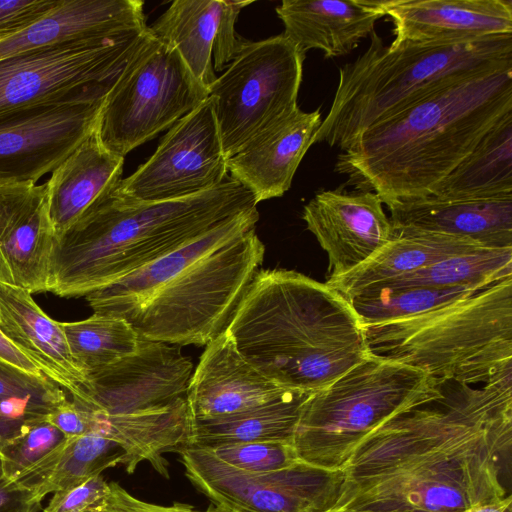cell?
<instances>
[{
  "mask_svg": "<svg viewBox=\"0 0 512 512\" xmlns=\"http://www.w3.org/2000/svg\"><path fill=\"white\" fill-rule=\"evenodd\" d=\"M458 386L363 437L323 512H464L511 495L512 386Z\"/></svg>",
  "mask_w": 512,
  "mask_h": 512,
  "instance_id": "cell-1",
  "label": "cell"
},
{
  "mask_svg": "<svg viewBox=\"0 0 512 512\" xmlns=\"http://www.w3.org/2000/svg\"><path fill=\"white\" fill-rule=\"evenodd\" d=\"M257 207L230 217L141 269L86 296L94 314L127 321L141 338L206 346L224 333L265 247Z\"/></svg>",
  "mask_w": 512,
  "mask_h": 512,
  "instance_id": "cell-2",
  "label": "cell"
},
{
  "mask_svg": "<svg viewBox=\"0 0 512 512\" xmlns=\"http://www.w3.org/2000/svg\"><path fill=\"white\" fill-rule=\"evenodd\" d=\"M512 111V68L449 83L361 133L335 170L387 205L432 195Z\"/></svg>",
  "mask_w": 512,
  "mask_h": 512,
  "instance_id": "cell-3",
  "label": "cell"
},
{
  "mask_svg": "<svg viewBox=\"0 0 512 512\" xmlns=\"http://www.w3.org/2000/svg\"><path fill=\"white\" fill-rule=\"evenodd\" d=\"M226 333L265 377L308 393L327 387L371 354L349 301L294 270H259Z\"/></svg>",
  "mask_w": 512,
  "mask_h": 512,
  "instance_id": "cell-4",
  "label": "cell"
},
{
  "mask_svg": "<svg viewBox=\"0 0 512 512\" xmlns=\"http://www.w3.org/2000/svg\"><path fill=\"white\" fill-rule=\"evenodd\" d=\"M113 189L55 235L48 292L86 297L257 207L252 193L230 177L201 194L155 203H129Z\"/></svg>",
  "mask_w": 512,
  "mask_h": 512,
  "instance_id": "cell-5",
  "label": "cell"
},
{
  "mask_svg": "<svg viewBox=\"0 0 512 512\" xmlns=\"http://www.w3.org/2000/svg\"><path fill=\"white\" fill-rule=\"evenodd\" d=\"M512 68V34L469 42L386 46L373 31L368 48L339 69L331 108L313 144L342 151L372 125L462 78Z\"/></svg>",
  "mask_w": 512,
  "mask_h": 512,
  "instance_id": "cell-6",
  "label": "cell"
},
{
  "mask_svg": "<svg viewBox=\"0 0 512 512\" xmlns=\"http://www.w3.org/2000/svg\"><path fill=\"white\" fill-rule=\"evenodd\" d=\"M372 354L441 386L512 385V276L408 318L366 327Z\"/></svg>",
  "mask_w": 512,
  "mask_h": 512,
  "instance_id": "cell-7",
  "label": "cell"
},
{
  "mask_svg": "<svg viewBox=\"0 0 512 512\" xmlns=\"http://www.w3.org/2000/svg\"><path fill=\"white\" fill-rule=\"evenodd\" d=\"M443 397L426 372L370 354L305 402L293 445L300 461L341 470L357 443L396 415Z\"/></svg>",
  "mask_w": 512,
  "mask_h": 512,
  "instance_id": "cell-8",
  "label": "cell"
},
{
  "mask_svg": "<svg viewBox=\"0 0 512 512\" xmlns=\"http://www.w3.org/2000/svg\"><path fill=\"white\" fill-rule=\"evenodd\" d=\"M209 96L178 52L147 30L105 96L96 132L110 152L125 157L168 130Z\"/></svg>",
  "mask_w": 512,
  "mask_h": 512,
  "instance_id": "cell-9",
  "label": "cell"
},
{
  "mask_svg": "<svg viewBox=\"0 0 512 512\" xmlns=\"http://www.w3.org/2000/svg\"><path fill=\"white\" fill-rule=\"evenodd\" d=\"M147 30L68 41L0 61V120L43 106L105 98Z\"/></svg>",
  "mask_w": 512,
  "mask_h": 512,
  "instance_id": "cell-10",
  "label": "cell"
},
{
  "mask_svg": "<svg viewBox=\"0 0 512 512\" xmlns=\"http://www.w3.org/2000/svg\"><path fill=\"white\" fill-rule=\"evenodd\" d=\"M304 60L305 54L283 34L244 40L209 88L227 159L298 106Z\"/></svg>",
  "mask_w": 512,
  "mask_h": 512,
  "instance_id": "cell-11",
  "label": "cell"
},
{
  "mask_svg": "<svg viewBox=\"0 0 512 512\" xmlns=\"http://www.w3.org/2000/svg\"><path fill=\"white\" fill-rule=\"evenodd\" d=\"M191 484L220 512H323L335 500L342 470L305 462L250 473L233 468L204 448L177 451Z\"/></svg>",
  "mask_w": 512,
  "mask_h": 512,
  "instance_id": "cell-12",
  "label": "cell"
},
{
  "mask_svg": "<svg viewBox=\"0 0 512 512\" xmlns=\"http://www.w3.org/2000/svg\"><path fill=\"white\" fill-rule=\"evenodd\" d=\"M227 157L210 96L171 126L155 152L114 187L129 203H155L209 191L228 176Z\"/></svg>",
  "mask_w": 512,
  "mask_h": 512,
  "instance_id": "cell-13",
  "label": "cell"
},
{
  "mask_svg": "<svg viewBox=\"0 0 512 512\" xmlns=\"http://www.w3.org/2000/svg\"><path fill=\"white\" fill-rule=\"evenodd\" d=\"M192 373L179 347L140 337L134 353L87 376L81 406L105 415L162 409L187 398Z\"/></svg>",
  "mask_w": 512,
  "mask_h": 512,
  "instance_id": "cell-14",
  "label": "cell"
},
{
  "mask_svg": "<svg viewBox=\"0 0 512 512\" xmlns=\"http://www.w3.org/2000/svg\"><path fill=\"white\" fill-rule=\"evenodd\" d=\"M104 99L48 105L0 120V184L36 183L96 128Z\"/></svg>",
  "mask_w": 512,
  "mask_h": 512,
  "instance_id": "cell-15",
  "label": "cell"
},
{
  "mask_svg": "<svg viewBox=\"0 0 512 512\" xmlns=\"http://www.w3.org/2000/svg\"><path fill=\"white\" fill-rule=\"evenodd\" d=\"M302 218L328 255L327 280L354 270L393 236L382 199L370 191L318 192L304 206Z\"/></svg>",
  "mask_w": 512,
  "mask_h": 512,
  "instance_id": "cell-16",
  "label": "cell"
},
{
  "mask_svg": "<svg viewBox=\"0 0 512 512\" xmlns=\"http://www.w3.org/2000/svg\"><path fill=\"white\" fill-rule=\"evenodd\" d=\"M54 237L47 184L1 183L0 283L48 292Z\"/></svg>",
  "mask_w": 512,
  "mask_h": 512,
  "instance_id": "cell-17",
  "label": "cell"
},
{
  "mask_svg": "<svg viewBox=\"0 0 512 512\" xmlns=\"http://www.w3.org/2000/svg\"><path fill=\"white\" fill-rule=\"evenodd\" d=\"M322 123L320 108L299 106L278 118L228 158L229 177L252 193L256 204L281 197Z\"/></svg>",
  "mask_w": 512,
  "mask_h": 512,
  "instance_id": "cell-18",
  "label": "cell"
},
{
  "mask_svg": "<svg viewBox=\"0 0 512 512\" xmlns=\"http://www.w3.org/2000/svg\"><path fill=\"white\" fill-rule=\"evenodd\" d=\"M390 44L469 42L512 34L511 0H387Z\"/></svg>",
  "mask_w": 512,
  "mask_h": 512,
  "instance_id": "cell-19",
  "label": "cell"
},
{
  "mask_svg": "<svg viewBox=\"0 0 512 512\" xmlns=\"http://www.w3.org/2000/svg\"><path fill=\"white\" fill-rule=\"evenodd\" d=\"M290 391L249 364L225 331L206 345L190 379L187 404L191 420L212 419L253 409Z\"/></svg>",
  "mask_w": 512,
  "mask_h": 512,
  "instance_id": "cell-20",
  "label": "cell"
},
{
  "mask_svg": "<svg viewBox=\"0 0 512 512\" xmlns=\"http://www.w3.org/2000/svg\"><path fill=\"white\" fill-rule=\"evenodd\" d=\"M393 231L468 239L483 248H512V197L448 199L429 195L386 205Z\"/></svg>",
  "mask_w": 512,
  "mask_h": 512,
  "instance_id": "cell-21",
  "label": "cell"
},
{
  "mask_svg": "<svg viewBox=\"0 0 512 512\" xmlns=\"http://www.w3.org/2000/svg\"><path fill=\"white\" fill-rule=\"evenodd\" d=\"M0 331L72 401L85 404L88 380L70 352L61 323L51 319L31 293L0 283Z\"/></svg>",
  "mask_w": 512,
  "mask_h": 512,
  "instance_id": "cell-22",
  "label": "cell"
},
{
  "mask_svg": "<svg viewBox=\"0 0 512 512\" xmlns=\"http://www.w3.org/2000/svg\"><path fill=\"white\" fill-rule=\"evenodd\" d=\"M141 0H62L26 29L0 40V61L74 40L109 39L147 27Z\"/></svg>",
  "mask_w": 512,
  "mask_h": 512,
  "instance_id": "cell-23",
  "label": "cell"
},
{
  "mask_svg": "<svg viewBox=\"0 0 512 512\" xmlns=\"http://www.w3.org/2000/svg\"><path fill=\"white\" fill-rule=\"evenodd\" d=\"M387 0H283L275 9L282 33L306 55L311 49L326 58L354 50L386 16Z\"/></svg>",
  "mask_w": 512,
  "mask_h": 512,
  "instance_id": "cell-24",
  "label": "cell"
},
{
  "mask_svg": "<svg viewBox=\"0 0 512 512\" xmlns=\"http://www.w3.org/2000/svg\"><path fill=\"white\" fill-rule=\"evenodd\" d=\"M124 157L107 150L95 130L56 168L47 184L55 235L68 229L122 179Z\"/></svg>",
  "mask_w": 512,
  "mask_h": 512,
  "instance_id": "cell-25",
  "label": "cell"
},
{
  "mask_svg": "<svg viewBox=\"0 0 512 512\" xmlns=\"http://www.w3.org/2000/svg\"><path fill=\"white\" fill-rule=\"evenodd\" d=\"M480 248L483 247L468 239L444 234L393 231L391 240L371 258L325 283L348 300L370 286Z\"/></svg>",
  "mask_w": 512,
  "mask_h": 512,
  "instance_id": "cell-26",
  "label": "cell"
},
{
  "mask_svg": "<svg viewBox=\"0 0 512 512\" xmlns=\"http://www.w3.org/2000/svg\"><path fill=\"white\" fill-rule=\"evenodd\" d=\"M233 5L229 0H175L150 25V33L175 49L208 90L217 76L213 48Z\"/></svg>",
  "mask_w": 512,
  "mask_h": 512,
  "instance_id": "cell-27",
  "label": "cell"
},
{
  "mask_svg": "<svg viewBox=\"0 0 512 512\" xmlns=\"http://www.w3.org/2000/svg\"><path fill=\"white\" fill-rule=\"evenodd\" d=\"M123 462V450L108 438L97 434L66 437L14 480L41 504L48 494L77 486Z\"/></svg>",
  "mask_w": 512,
  "mask_h": 512,
  "instance_id": "cell-28",
  "label": "cell"
},
{
  "mask_svg": "<svg viewBox=\"0 0 512 512\" xmlns=\"http://www.w3.org/2000/svg\"><path fill=\"white\" fill-rule=\"evenodd\" d=\"M311 394L293 390L277 400L237 414L191 420L187 446L209 449L246 442H293L303 406Z\"/></svg>",
  "mask_w": 512,
  "mask_h": 512,
  "instance_id": "cell-29",
  "label": "cell"
},
{
  "mask_svg": "<svg viewBox=\"0 0 512 512\" xmlns=\"http://www.w3.org/2000/svg\"><path fill=\"white\" fill-rule=\"evenodd\" d=\"M432 195L448 199L512 197V111L485 134Z\"/></svg>",
  "mask_w": 512,
  "mask_h": 512,
  "instance_id": "cell-30",
  "label": "cell"
},
{
  "mask_svg": "<svg viewBox=\"0 0 512 512\" xmlns=\"http://www.w3.org/2000/svg\"><path fill=\"white\" fill-rule=\"evenodd\" d=\"M511 276L512 248H480L445 258L374 286L483 288Z\"/></svg>",
  "mask_w": 512,
  "mask_h": 512,
  "instance_id": "cell-31",
  "label": "cell"
},
{
  "mask_svg": "<svg viewBox=\"0 0 512 512\" xmlns=\"http://www.w3.org/2000/svg\"><path fill=\"white\" fill-rule=\"evenodd\" d=\"M70 352L86 377L134 353L140 336L124 319L94 314L61 323Z\"/></svg>",
  "mask_w": 512,
  "mask_h": 512,
  "instance_id": "cell-32",
  "label": "cell"
},
{
  "mask_svg": "<svg viewBox=\"0 0 512 512\" xmlns=\"http://www.w3.org/2000/svg\"><path fill=\"white\" fill-rule=\"evenodd\" d=\"M479 289L481 288L371 286L348 301L366 328L427 312Z\"/></svg>",
  "mask_w": 512,
  "mask_h": 512,
  "instance_id": "cell-33",
  "label": "cell"
},
{
  "mask_svg": "<svg viewBox=\"0 0 512 512\" xmlns=\"http://www.w3.org/2000/svg\"><path fill=\"white\" fill-rule=\"evenodd\" d=\"M67 400V393L49 378L0 359V409L6 416L43 419Z\"/></svg>",
  "mask_w": 512,
  "mask_h": 512,
  "instance_id": "cell-34",
  "label": "cell"
},
{
  "mask_svg": "<svg viewBox=\"0 0 512 512\" xmlns=\"http://www.w3.org/2000/svg\"><path fill=\"white\" fill-rule=\"evenodd\" d=\"M206 450L223 463L250 473L278 471L300 462L293 442L287 441L226 444Z\"/></svg>",
  "mask_w": 512,
  "mask_h": 512,
  "instance_id": "cell-35",
  "label": "cell"
},
{
  "mask_svg": "<svg viewBox=\"0 0 512 512\" xmlns=\"http://www.w3.org/2000/svg\"><path fill=\"white\" fill-rule=\"evenodd\" d=\"M66 436L46 419L0 450L4 477L14 480L65 440Z\"/></svg>",
  "mask_w": 512,
  "mask_h": 512,
  "instance_id": "cell-36",
  "label": "cell"
},
{
  "mask_svg": "<svg viewBox=\"0 0 512 512\" xmlns=\"http://www.w3.org/2000/svg\"><path fill=\"white\" fill-rule=\"evenodd\" d=\"M83 512H220L215 508L197 510L185 503L160 505L143 501L131 495L116 482H109L107 493Z\"/></svg>",
  "mask_w": 512,
  "mask_h": 512,
  "instance_id": "cell-37",
  "label": "cell"
},
{
  "mask_svg": "<svg viewBox=\"0 0 512 512\" xmlns=\"http://www.w3.org/2000/svg\"><path fill=\"white\" fill-rule=\"evenodd\" d=\"M61 2L62 0H0V40L31 26Z\"/></svg>",
  "mask_w": 512,
  "mask_h": 512,
  "instance_id": "cell-38",
  "label": "cell"
},
{
  "mask_svg": "<svg viewBox=\"0 0 512 512\" xmlns=\"http://www.w3.org/2000/svg\"><path fill=\"white\" fill-rule=\"evenodd\" d=\"M109 489V482L100 474L87 481L53 493L43 512H83L101 499Z\"/></svg>",
  "mask_w": 512,
  "mask_h": 512,
  "instance_id": "cell-39",
  "label": "cell"
},
{
  "mask_svg": "<svg viewBox=\"0 0 512 512\" xmlns=\"http://www.w3.org/2000/svg\"><path fill=\"white\" fill-rule=\"evenodd\" d=\"M45 419L66 437L93 434L92 412L69 399L55 408Z\"/></svg>",
  "mask_w": 512,
  "mask_h": 512,
  "instance_id": "cell-40",
  "label": "cell"
},
{
  "mask_svg": "<svg viewBox=\"0 0 512 512\" xmlns=\"http://www.w3.org/2000/svg\"><path fill=\"white\" fill-rule=\"evenodd\" d=\"M41 504L15 480L0 478V512H37Z\"/></svg>",
  "mask_w": 512,
  "mask_h": 512,
  "instance_id": "cell-41",
  "label": "cell"
},
{
  "mask_svg": "<svg viewBox=\"0 0 512 512\" xmlns=\"http://www.w3.org/2000/svg\"><path fill=\"white\" fill-rule=\"evenodd\" d=\"M0 359L28 373L45 376L37 365L0 331ZM46 377V376H45ZM48 378V377H47Z\"/></svg>",
  "mask_w": 512,
  "mask_h": 512,
  "instance_id": "cell-42",
  "label": "cell"
},
{
  "mask_svg": "<svg viewBox=\"0 0 512 512\" xmlns=\"http://www.w3.org/2000/svg\"><path fill=\"white\" fill-rule=\"evenodd\" d=\"M41 420L43 419L23 420L11 418L6 416L0 409V450Z\"/></svg>",
  "mask_w": 512,
  "mask_h": 512,
  "instance_id": "cell-43",
  "label": "cell"
},
{
  "mask_svg": "<svg viewBox=\"0 0 512 512\" xmlns=\"http://www.w3.org/2000/svg\"><path fill=\"white\" fill-rule=\"evenodd\" d=\"M464 512H512V495L475 505Z\"/></svg>",
  "mask_w": 512,
  "mask_h": 512,
  "instance_id": "cell-44",
  "label": "cell"
},
{
  "mask_svg": "<svg viewBox=\"0 0 512 512\" xmlns=\"http://www.w3.org/2000/svg\"><path fill=\"white\" fill-rule=\"evenodd\" d=\"M4 475H3V467H2V459H1V456H0V478H2Z\"/></svg>",
  "mask_w": 512,
  "mask_h": 512,
  "instance_id": "cell-45",
  "label": "cell"
}]
</instances>
